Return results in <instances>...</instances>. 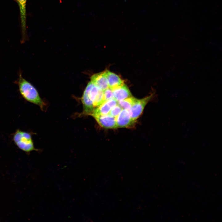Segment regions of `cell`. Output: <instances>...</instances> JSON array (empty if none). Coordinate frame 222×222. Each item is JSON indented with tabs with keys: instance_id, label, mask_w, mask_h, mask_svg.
Returning <instances> with one entry per match:
<instances>
[{
	"instance_id": "cell-1",
	"label": "cell",
	"mask_w": 222,
	"mask_h": 222,
	"mask_svg": "<svg viewBox=\"0 0 222 222\" xmlns=\"http://www.w3.org/2000/svg\"><path fill=\"white\" fill-rule=\"evenodd\" d=\"M84 115H90L94 109L105 102L103 91L91 81L89 82L81 98Z\"/></svg>"
},
{
	"instance_id": "cell-4",
	"label": "cell",
	"mask_w": 222,
	"mask_h": 222,
	"mask_svg": "<svg viewBox=\"0 0 222 222\" xmlns=\"http://www.w3.org/2000/svg\"><path fill=\"white\" fill-rule=\"evenodd\" d=\"M152 96L153 95H151L142 99H137L129 110L130 117L133 120L135 121L141 114L146 105Z\"/></svg>"
},
{
	"instance_id": "cell-10",
	"label": "cell",
	"mask_w": 222,
	"mask_h": 222,
	"mask_svg": "<svg viewBox=\"0 0 222 222\" xmlns=\"http://www.w3.org/2000/svg\"><path fill=\"white\" fill-rule=\"evenodd\" d=\"M109 87L112 89L123 84V82L116 74L108 70H105Z\"/></svg>"
},
{
	"instance_id": "cell-7",
	"label": "cell",
	"mask_w": 222,
	"mask_h": 222,
	"mask_svg": "<svg viewBox=\"0 0 222 222\" xmlns=\"http://www.w3.org/2000/svg\"><path fill=\"white\" fill-rule=\"evenodd\" d=\"M18 5L21 24L22 39V43L25 42L26 40V3L27 0H16Z\"/></svg>"
},
{
	"instance_id": "cell-14",
	"label": "cell",
	"mask_w": 222,
	"mask_h": 222,
	"mask_svg": "<svg viewBox=\"0 0 222 222\" xmlns=\"http://www.w3.org/2000/svg\"><path fill=\"white\" fill-rule=\"evenodd\" d=\"M103 91L105 101L114 98L112 89L108 87Z\"/></svg>"
},
{
	"instance_id": "cell-12",
	"label": "cell",
	"mask_w": 222,
	"mask_h": 222,
	"mask_svg": "<svg viewBox=\"0 0 222 222\" xmlns=\"http://www.w3.org/2000/svg\"><path fill=\"white\" fill-rule=\"evenodd\" d=\"M137 99L130 97L118 102V104L123 109L129 110L132 107Z\"/></svg>"
},
{
	"instance_id": "cell-6",
	"label": "cell",
	"mask_w": 222,
	"mask_h": 222,
	"mask_svg": "<svg viewBox=\"0 0 222 222\" xmlns=\"http://www.w3.org/2000/svg\"><path fill=\"white\" fill-rule=\"evenodd\" d=\"M115 118L117 128L129 127L135 121L131 118L129 110L125 109H122Z\"/></svg>"
},
{
	"instance_id": "cell-11",
	"label": "cell",
	"mask_w": 222,
	"mask_h": 222,
	"mask_svg": "<svg viewBox=\"0 0 222 222\" xmlns=\"http://www.w3.org/2000/svg\"><path fill=\"white\" fill-rule=\"evenodd\" d=\"M111 108L107 101H105L101 104L96 108L90 114L106 115L109 114Z\"/></svg>"
},
{
	"instance_id": "cell-5",
	"label": "cell",
	"mask_w": 222,
	"mask_h": 222,
	"mask_svg": "<svg viewBox=\"0 0 222 222\" xmlns=\"http://www.w3.org/2000/svg\"><path fill=\"white\" fill-rule=\"evenodd\" d=\"M102 127L107 129L117 128L116 118L108 114L106 115L93 114L91 115Z\"/></svg>"
},
{
	"instance_id": "cell-8",
	"label": "cell",
	"mask_w": 222,
	"mask_h": 222,
	"mask_svg": "<svg viewBox=\"0 0 222 222\" xmlns=\"http://www.w3.org/2000/svg\"><path fill=\"white\" fill-rule=\"evenodd\" d=\"M113 97L117 101L131 96V94L127 86L124 83L112 89Z\"/></svg>"
},
{
	"instance_id": "cell-3",
	"label": "cell",
	"mask_w": 222,
	"mask_h": 222,
	"mask_svg": "<svg viewBox=\"0 0 222 222\" xmlns=\"http://www.w3.org/2000/svg\"><path fill=\"white\" fill-rule=\"evenodd\" d=\"M13 140L17 147L26 152L37 150L34 146L30 133L17 129L13 136Z\"/></svg>"
},
{
	"instance_id": "cell-13",
	"label": "cell",
	"mask_w": 222,
	"mask_h": 222,
	"mask_svg": "<svg viewBox=\"0 0 222 222\" xmlns=\"http://www.w3.org/2000/svg\"><path fill=\"white\" fill-rule=\"evenodd\" d=\"M123 109L117 104L110 110L109 114L116 117Z\"/></svg>"
},
{
	"instance_id": "cell-9",
	"label": "cell",
	"mask_w": 222,
	"mask_h": 222,
	"mask_svg": "<svg viewBox=\"0 0 222 222\" xmlns=\"http://www.w3.org/2000/svg\"><path fill=\"white\" fill-rule=\"evenodd\" d=\"M91 81L103 91L109 87L105 71L93 75Z\"/></svg>"
},
{
	"instance_id": "cell-2",
	"label": "cell",
	"mask_w": 222,
	"mask_h": 222,
	"mask_svg": "<svg viewBox=\"0 0 222 222\" xmlns=\"http://www.w3.org/2000/svg\"><path fill=\"white\" fill-rule=\"evenodd\" d=\"M18 78L15 81L19 92L22 97L26 101L39 106L43 110L45 104L40 97L35 88L23 76L22 72L19 70Z\"/></svg>"
}]
</instances>
